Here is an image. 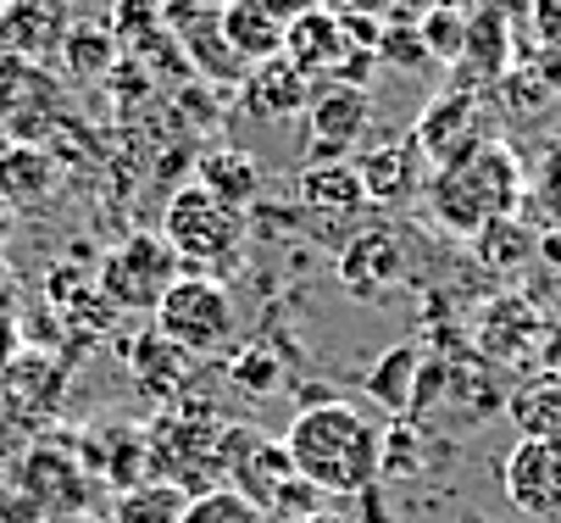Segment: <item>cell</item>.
<instances>
[{"label":"cell","instance_id":"obj_20","mask_svg":"<svg viewBox=\"0 0 561 523\" xmlns=\"http://www.w3.org/2000/svg\"><path fill=\"white\" fill-rule=\"evenodd\" d=\"M295 195H300L306 212H329V217H356V212L367 206V190H362L356 162H317V168H300Z\"/></svg>","mask_w":561,"mask_h":523},{"label":"cell","instance_id":"obj_25","mask_svg":"<svg viewBox=\"0 0 561 523\" xmlns=\"http://www.w3.org/2000/svg\"><path fill=\"white\" fill-rule=\"evenodd\" d=\"M184 512H190V490L168 479H145L134 490H117L112 501V523H184Z\"/></svg>","mask_w":561,"mask_h":523},{"label":"cell","instance_id":"obj_16","mask_svg":"<svg viewBox=\"0 0 561 523\" xmlns=\"http://www.w3.org/2000/svg\"><path fill=\"white\" fill-rule=\"evenodd\" d=\"M217 29L228 39V50L245 61V67H262L273 56H284V18L267 7V0H222L217 7Z\"/></svg>","mask_w":561,"mask_h":523},{"label":"cell","instance_id":"obj_34","mask_svg":"<svg viewBox=\"0 0 561 523\" xmlns=\"http://www.w3.org/2000/svg\"><path fill=\"white\" fill-rule=\"evenodd\" d=\"M528 39L561 50V0H528Z\"/></svg>","mask_w":561,"mask_h":523},{"label":"cell","instance_id":"obj_36","mask_svg":"<svg viewBox=\"0 0 561 523\" xmlns=\"http://www.w3.org/2000/svg\"><path fill=\"white\" fill-rule=\"evenodd\" d=\"M267 7L284 18V23H295V18H306V12H317L323 7V0H267Z\"/></svg>","mask_w":561,"mask_h":523},{"label":"cell","instance_id":"obj_4","mask_svg":"<svg viewBox=\"0 0 561 523\" xmlns=\"http://www.w3.org/2000/svg\"><path fill=\"white\" fill-rule=\"evenodd\" d=\"M233 329H239V307L217 273H184L162 295V307H156V334L173 340L184 356L222 351L233 340Z\"/></svg>","mask_w":561,"mask_h":523},{"label":"cell","instance_id":"obj_17","mask_svg":"<svg viewBox=\"0 0 561 523\" xmlns=\"http://www.w3.org/2000/svg\"><path fill=\"white\" fill-rule=\"evenodd\" d=\"M173 29H179L184 56H190L195 72H206L211 84H245L251 67L228 50V39H222V29H217V12H195L190 0H173Z\"/></svg>","mask_w":561,"mask_h":523},{"label":"cell","instance_id":"obj_19","mask_svg":"<svg viewBox=\"0 0 561 523\" xmlns=\"http://www.w3.org/2000/svg\"><path fill=\"white\" fill-rule=\"evenodd\" d=\"M23 485L39 496V507L50 512H67L72 507V518L84 512V496H90V463H78V457H61V452H50V445H39V452L23 463Z\"/></svg>","mask_w":561,"mask_h":523},{"label":"cell","instance_id":"obj_27","mask_svg":"<svg viewBox=\"0 0 561 523\" xmlns=\"http://www.w3.org/2000/svg\"><path fill=\"white\" fill-rule=\"evenodd\" d=\"M506 412L523 429V440H561V379H556V373H545V379L523 385L506 401Z\"/></svg>","mask_w":561,"mask_h":523},{"label":"cell","instance_id":"obj_15","mask_svg":"<svg viewBox=\"0 0 561 523\" xmlns=\"http://www.w3.org/2000/svg\"><path fill=\"white\" fill-rule=\"evenodd\" d=\"M56 184H61V168L50 157V145H28V139H7V145H0V195L12 201V212L50 206Z\"/></svg>","mask_w":561,"mask_h":523},{"label":"cell","instance_id":"obj_31","mask_svg":"<svg viewBox=\"0 0 561 523\" xmlns=\"http://www.w3.org/2000/svg\"><path fill=\"white\" fill-rule=\"evenodd\" d=\"M467 0H439V7H428V18L417 23L423 34V50L428 61H461V45H467Z\"/></svg>","mask_w":561,"mask_h":523},{"label":"cell","instance_id":"obj_6","mask_svg":"<svg viewBox=\"0 0 561 523\" xmlns=\"http://www.w3.org/2000/svg\"><path fill=\"white\" fill-rule=\"evenodd\" d=\"M367 123H373V95L362 84L311 90V101L300 112V157H306V168L356 157L362 139H367Z\"/></svg>","mask_w":561,"mask_h":523},{"label":"cell","instance_id":"obj_26","mask_svg":"<svg viewBox=\"0 0 561 523\" xmlns=\"http://www.w3.org/2000/svg\"><path fill=\"white\" fill-rule=\"evenodd\" d=\"M201 190H211V195L228 201V206H245V201H256V190H262V168H256L245 151L222 145V151L201 157Z\"/></svg>","mask_w":561,"mask_h":523},{"label":"cell","instance_id":"obj_40","mask_svg":"<svg viewBox=\"0 0 561 523\" xmlns=\"http://www.w3.org/2000/svg\"><path fill=\"white\" fill-rule=\"evenodd\" d=\"M72 523H112V512H78Z\"/></svg>","mask_w":561,"mask_h":523},{"label":"cell","instance_id":"obj_10","mask_svg":"<svg viewBox=\"0 0 561 523\" xmlns=\"http://www.w3.org/2000/svg\"><path fill=\"white\" fill-rule=\"evenodd\" d=\"M356 173H362L367 206L400 212V206L423 201V190H428V173H434V168H428L423 145H417L412 134H394V139H383V145H367L362 162H356Z\"/></svg>","mask_w":561,"mask_h":523},{"label":"cell","instance_id":"obj_30","mask_svg":"<svg viewBox=\"0 0 561 523\" xmlns=\"http://www.w3.org/2000/svg\"><path fill=\"white\" fill-rule=\"evenodd\" d=\"M478 329H484V351L490 356H512V351L528 345V334H539V312L523 302V295H501Z\"/></svg>","mask_w":561,"mask_h":523},{"label":"cell","instance_id":"obj_28","mask_svg":"<svg viewBox=\"0 0 561 523\" xmlns=\"http://www.w3.org/2000/svg\"><path fill=\"white\" fill-rule=\"evenodd\" d=\"M184 367H190V356H184L173 340H162L156 329L134 345V373H139V385H145L150 396H162V401H173V396L184 390V379H179Z\"/></svg>","mask_w":561,"mask_h":523},{"label":"cell","instance_id":"obj_13","mask_svg":"<svg viewBox=\"0 0 561 523\" xmlns=\"http://www.w3.org/2000/svg\"><path fill=\"white\" fill-rule=\"evenodd\" d=\"M72 23H78L72 0H12V7L0 12V45L45 67V61L61 56Z\"/></svg>","mask_w":561,"mask_h":523},{"label":"cell","instance_id":"obj_12","mask_svg":"<svg viewBox=\"0 0 561 523\" xmlns=\"http://www.w3.org/2000/svg\"><path fill=\"white\" fill-rule=\"evenodd\" d=\"M356 50L362 45L351 39L345 18L329 12V7H317V12H306L284 29V61L300 72V79H340Z\"/></svg>","mask_w":561,"mask_h":523},{"label":"cell","instance_id":"obj_32","mask_svg":"<svg viewBox=\"0 0 561 523\" xmlns=\"http://www.w3.org/2000/svg\"><path fill=\"white\" fill-rule=\"evenodd\" d=\"M184 523H267V512H262V507H251L233 485H211V490L190 496Z\"/></svg>","mask_w":561,"mask_h":523},{"label":"cell","instance_id":"obj_41","mask_svg":"<svg viewBox=\"0 0 561 523\" xmlns=\"http://www.w3.org/2000/svg\"><path fill=\"white\" fill-rule=\"evenodd\" d=\"M7 7H12V0H0V12H7Z\"/></svg>","mask_w":561,"mask_h":523},{"label":"cell","instance_id":"obj_11","mask_svg":"<svg viewBox=\"0 0 561 523\" xmlns=\"http://www.w3.org/2000/svg\"><path fill=\"white\" fill-rule=\"evenodd\" d=\"M501 485L523 518H561V440H517L501 463Z\"/></svg>","mask_w":561,"mask_h":523},{"label":"cell","instance_id":"obj_5","mask_svg":"<svg viewBox=\"0 0 561 523\" xmlns=\"http://www.w3.org/2000/svg\"><path fill=\"white\" fill-rule=\"evenodd\" d=\"M179 278H184V262H179V251L162 235H128L123 246H112L101 257V273H95L101 295L117 312H150V318H156L162 295Z\"/></svg>","mask_w":561,"mask_h":523},{"label":"cell","instance_id":"obj_14","mask_svg":"<svg viewBox=\"0 0 561 523\" xmlns=\"http://www.w3.org/2000/svg\"><path fill=\"white\" fill-rule=\"evenodd\" d=\"M400 278H407V246H400L394 229L356 235L340 251V284L356 295V302H383V295H394Z\"/></svg>","mask_w":561,"mask_h":523},{"label":"cell","instance_id":"obj_35","mask_svg":"<svg viewBox=\"0 0 561 523\" xmlns=\"http://www.w3.org/2000/svg\"><path fill=\"white\" fill-rule=\"evenodd\" d=\"M383 468H389V474H412V468H417V434H412L407 423L383 429Z\"/></svg>","mask_w":561,"mask_h":523},{"label":"cell","instance_id":"obj_8","mask_svg":"<svg viewBox=\"0 0 561 523\" xmlns=\"http://www.w3.org/2000/svg\"><path fill=\"white\" fill-rule=\"evenodd\" d=\"M412 139L423 145L428 168H445V162H456V157L478 151V145L501 139V128H495V112H490L484 90H467V84H456V90L434 95V101L417 112Z\"/></svg>","mask_w":561,"mask_h":523},{"label":"cell","instance_id":"obj_22","mask_svg":"<svg viewBox=\"0 0 561 523\" xmlns=\"http://www.w3.org/2000/svg\"><path fill=\"white\" fill-rule=\"evenodd\" d=\"M56 61H61V79H67V84H95V79H106V72L117 67V34H112V23L78 18Z\"/></svg>","mask_w":561,"mask_h":523},{"label":"cell","instance_id":"obj_2","mask_svg":"<svg viewBox=\"0 0 561 523\" xmlns=\"http://www.w3.org/2000/svg\"><path fill=\"white\" fill-rule=\"evenodd\" d=\"M517 201H523V157L506 139H490V145H478V151L434 168L428 190H423L428 217L456 240H472L478 229H490L495 217H512Z\"/></svg>","mask_w":561,"mask_h":523},{"label":"cell","instance_id":"obj_38","mask_svg":"<svg viewBox=\"0 0 561 523\" xmlns=\"http://www.w3.org/2000/svg\"><path fill=\"white\" fill-rule=\"evenodd\" d=\"M12 351H18V340H12V323H7V318H0V367H7V362H12Z\"/></svg>","mask_w":561,"mask_h":523},{"label":"cell","instance_id":"obj_9","mask_svg":"<svg viewBox=\"0 0 561 523\" xmlns=\"http://www.w3.org/2000/svg\"><path fill=\"white\" fill-rule=\"evenodd\" d=\"M222 434L228 423L217 418H179V412H162L150 429H145V445H150V479H168L179 490H201L195 474L201 468H217L222 474Z\"/></svg>","mask_w":561,"mask_h":523},{"label":"cell","instance_id":"obj_21","mask_svg":"<svg viewBox=\"0 0 561 523\" xmlns=\"http://www.w3.org/2000/svg\"><path fill=\"white\" fill-rule=\"evenodd\" d=\"M90 474L112 479L117 490L145 485V479H150V445H145V429H128V423L101 429V434L90 440Z\"/></svg>","mask_w":561,"mask_h":523},{"label":"cell","instance_id":"obj_24","mask_svg":"<svg viewBox=\"0 0 561 523\" xmlns=\"http://www.w3.org/2000/svg\"><path fill=\"white\" fill-rule=\"evenodd\" d=\"M417 379H423V356H417V345H394V351H383V356L373 362V373H367V396L383 401L389 412H412V401H417Z\"/></svg>","mask_w":561,"mask_h":523},{"label":"cell","instance_id":"obj_7","mask_svg":"<svg viewBox=\"0 0 561 523\" xmlns=\"http://www.w3.org/2000/svg\"><path fill=\"white\" fill-rule=\"evenodd\" d=\"M61 112H67V90L56 72L0 45V128L12 139L45 145V134L61 123Z\"/></svg>","mask_w":561,"mask_h":523},{"label":"cell","instance_id":"obj_37","mask_svg":"<svg viewBox=\"0 0 561 523\" xmlns=\"http://www.w3.org/2000/svg\"><path fill=\"white\" fill-rule=\"evenodd\" d=\"M12 229H18V212H12V201H7V195H0V251H7Z\"/></svg>","mask_w":561,"mask_h":523},{"label":"cell","instance_id":"obj_18","mask_svg":"<svg viewBox=\"0 0 561 523\" xmlns=\"http://www.w3.org/2000/svg\"><path fill=\"white\" fill-rule=\"evenodd\" d=\"M239 101H245V112L262 117V123H289V117L306 112V101H311V79H300V72H295L284 56H273V61H262V67L245 72V84H239Z\"/></svg>","mask_w":561,"mask_h":523},{"label":"cell","instance_id":"obj_29","mask_svg":"<svg viewBox=\"0 0 561 523\" xmlns=\"http://www.w3.org/2000/svg\"><path fill=\"white\" fill-rule=\"evenodd\" d=\"M523 201L534 206L539 223L561 229V139L539 145V157L523 162Z\"/></svg>","mask_w":561,"mask_h":523},{"label":"cell","instance_id":"obj_23","mask_svg":"<svg viewBox=\"0 0 561 523\" xmlns=\"http://www.w3.org/2000/svg\"><path fill=\"white\" fill-rule=\"evenodd\" d=\"M467 246H472V262L490 268V273H512V268H523L528 257H539V235L528 229L517 212H512V217H495L490 229H478Z\"/></svg>","mask_w":561,"mask_h":523},{"label":"cell","instance_id":"obj_33","mask_svg":"<svg viewBox=\"0 0 561 523\" xmlns=\"http://www.w3.org/2000/svg\"><path fill=\"white\" fill-rule=\"evenodd\" d=\"M228 379L239 385V390H256V396H267V390H278V379H284V367L273 362V351L267 345H245L233 356V367H228Z\"/></svg>","mask_w":561,"mask_h":523},{"label":"cell","instance_id":"obj_3","mask_svg":"<svg viewBox=\"0 0 561 523\" xmlns=\"http://www.w3.org/2000/svg\"><path fill=\"white\" fill-rule=\"evenodd\" d=\"M162 240L179 251V262L190 273H222L239 262V246H245V212L217 201L211 190L201 184H184L173 201H168V217H162Z\"/></svg>","mask_w":561,"mask_h":523},{"label":"cell","instance_id":"obj_39","mask_svg":"<svg viewBox=\"0 0 561 523\" xmlns=\"http://www.w3.org/2000/svg\"><path fill=\"white\" fill-rule=\"evenodd\" d=\"M295 523H345V518H334V512H306V518H295Z\"/></svg>","mask_w":561,"mask_h":523},{"label":"cell","instance_id":"obj_1","mask_svg":"<svg viewBox=\"0 0 561 523\" xmlns=\"http://www.w3.org/2000/svg\"><path fill=\"white\" fill-rule=\"evenodd\" d=\"M295 474L323 496H362L383 474V434L351 401H317L284 429Z\"/></svg>","mask_w":561,"mask_h":523}]
</instances>
